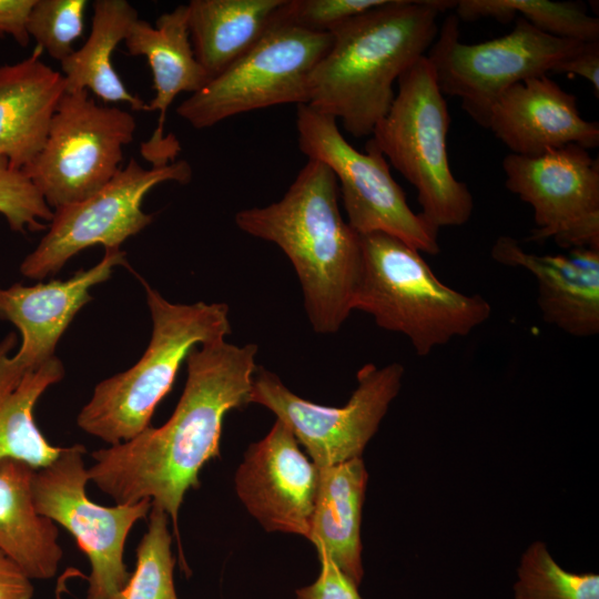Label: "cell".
I'll use <instances>...</instances> for the list:
<instances>
[{
  "instance_id": "cell-1",
  "label": "cell",
  "mask_w": 599,
  "mask_h": 599,
  "mask_svg": "<svg viewBox=\"0 0 599 599\" xmlns=\"http://www.w3.org/2000/svg\"><path fill=\"white\" fill-rule=\"evenodd\" d=\"M257 349L254 343L237 346L225 339L194 346L185 359L184 390L170 419L93 451L89 481L116 505L150 498L176 528L186 491L199 487L202 467L220 456L224 416L251 404Z\"/></svg>"
},
{
  "instance_id": "cell-2",
  "label": "cell",
  "mask_w": 599,
  "mask_h": 599,
  "mask_svg": "<svg viewBox=\"0 0 599 599\" xmlns=\"http://www.w3.org/2000/svg\"><path fill=\"white\" fill-rule=\"evenodd\" d=\"M456 1L387 0L333 29L332 44L312 70L307 105L369 138L395 99L394 83L426 55L440 12Z\"/></svg>"
},
{
  "instance_id": "cell-3",
  "label": "cell",
  "mask_w": 599,
  "mask_h": 599,
  "mask_svg": "<svg viewBox=\"0 0 599 599\" xmlns=\"http://www.w3.org/2000/svg\"><path fill=\"white\" fill-rule=\"evenodd\" d=\"M332 170L308 160L283 197L235 214L244 233L276 244L294 266L317 334H335L349 316L361 282L363 251L339 210Z\"/></svg>"
},
{
  "instance_id": "cell-4",
  "label": "cell",
  "mask_w": 599,
  "mask_h": 599,
  "mask_svg": "<svg viewBox=\"0 0 599 599\" xmlns=\"http://www.w3.org/2000/svg\"><path fill=\"white\" fill-rule=\"evenodd\" d=\"M152 335L142 357L125 372L100 382L78 415L85 433L108 444L132 439L150 426L191 349L231 334L224 303L175 304L143 282Z\"/></svg>"
},
{
  "instance_id": "cell-5",
  "label": "cell",
  "mask_w": 599,
  "mask_h": 599,
  "mask_svg": "<svg viewBox=\"0 0 599 599\" xmlns=\"http://www.w3.org/2000/svg\"><path fill=\"white\" fill-rule=\"evenodd\" d=\"M363 270L353 309L405 335L419 356L470 334L491 315L478 294L444 284L419 251L385 233L361 235Z\"/></svg>"
},
{
  "instance_id": "cell-6",
  "label": "cell",
  "mask_w": 599,
  "mask_h": 599,
  "mask_svg": "<svg viewBox=\"0 0 599 599\" xmlns=\"http://www.w3.org/2000/svg\"><path fill=\"white\" fill-rule=\"evenodd\" d=\"M397 83L389 111L367 141L415 187L428 223L437 230L464 225L471 217L474 199L449 166L450 116L427 57Z\"/></svg>"
},
{
  "instance_id": "cell-7",
  "label": "cell",
  "mask_w": 599,
  "mask_h": 599,
  "mask_svg": "<svg viewBox=\"0 0 599 599\" xmlns=\"http://www.w3.org/2000/svg\"><path fill=\"white\" fill-rule=\"evenodd\" d=\"M284 8L248 52L177 105L179 116L203 130L254 110L307 104L308 77L331 48L332 34L296 26Z\"/></svg>"
},
{
  "instance_id": "cell-8",
  "label": "cell",
  "mask_w": 599,
  "mask_h": 599,
  "mask_svg": "<svg viewBox=\"0 0 599 599\" xmlns=\"http://www.w3.org/2000/svg\"><path fill=\"white\" fill-rule=\"evenodd\" d=\"M296 132L301 152L334 173L347 223L356 233H385L420 253H439L438 230L410 209L387 160L373 144L367 141L365 152L356 150L336 119L307 104L296 105Z\"/></svg>"
},
{
  "instance_id": "cell-9",
  "label": "cell",
  "mask_w": 599,
  "mask_h": 599,
  "mask_svg": "<svg viewBox=\"0 0 599 599\" xmlns=\"http://www.w3.org/2000/svg\"><path fill=\"white\" fill-rule=\"evenodd\" d=\"M135 129L130 112L99 105L88 90L64 92L42 149L22 171L52 210L83 201L122 169Z\"/></svg>"
},
{
  "instance_id": "cell-10",
  "label": "cell",
  "mask_w": 599,
  "mask_h": 599,
  "mask_svg": "<svg viewBox=\"0 0 599 599\" xmlns=\"http://www.w3.org/2000/svg\"><path fill=\"white\" fill-rule=\"evenodd\" d=\"M585 43L545 33L522 18L499 38L475 44L459 41V19L447 16L426 54L443 94L486 128L490 108L511 85L548 75Z\"/></svg>"
},
{
  "instance_id": "cell-11",
  "label": "cell",
  "mask_w": 599,
  "mask_h": 599,
  "mask_svg": "<svg viewBox=\"0 0 599 599\" xmlns=\"http://www.w3.org/2000/svg\"><path fill=\"white\" fill-rule=\"evenodd\" d=\"M404 367L368 363L357 373V386L342 407L322 406L291 392L263 368L253 376L251 403L260 404L284 423L318 468L362 457L390 403L398 395Z\"/></svg>"
},
{
  "instance_id": "cell-12",
  "label": "cell",
  "mask_w": 599,
  "mask_h": 599,
  "mask_svg": "<svg viewBox=\"0 0 599 599\" xmlns=\"http://www.w3.org/2000/svg\"><path fill=\"white\" fill-rule=\"evenodd\" d=\"M84 453L85 447L79 444L62 447L51 464L35 469L33 502L40 515L65 528L88 557L91 573L87 599H112L131 575L123 561L126 537L133 525L149 515L152 500L113 507L90 500Z\"/></svg>"
},
{
  "instance_id": "cell-13",
  "label": "cell",
  "mask_w": 599,
  "mask_h": 599,
  "mask_svg": "<svg viewBox=\"0 0 599 599\" xmlns=\"http://www.w3.org/2000/svg\"><path fill=\"white\" fill-rule=\"evenodd\" d=\"M191 179L192 167L186 161L144 169L131 159L95 194L53 210L48 233L20 265L22 275L42 280L90 246L120 248L152 222V215L142 210V201L152 187L167 181L185 184Z\"/></svg>"
},
{
  "instance_id": "cell-14",
  "label": "cell",
  "mask_w": 599,
  "mask_h": 599,
  "mask_svg": "<svg viewBox=\"0 0 599 599\" xmlns=\"http://www.w3.org/2000/svg\"><path fill=\"white\" fill-rule=\"evenodd\" d=\"M501 165L506 187L534 210L530 241L599 248V162L587 149L568 144L534 158L510 153Z\"/></svg>"
},
{
  "instance_id": "cell-15",
  "label": "cell",
  "mask_w": 599,
  "mask_h": 599,
  "mask_svg": "<svg viewBox=\"0 0 599 599\" xmlns=\"http://www.w3.org/2000/svg\"><path fill=\"white\" fill-rule=\"evenodd\" d=\"M319 468L304 455L288 427L276 419L268 434L247 448L235 489L266 531L308 539Z\"/></svg>"
},
{
  "instance_id": "cell-16",
  "label": "cell",
  "mask_w": 599,
  "mask_h": 599,
  "mask_svg": "<svg viewBox=\"0 0 599 599\" xmlns=\"http://www.w3.org/2000/svg\"><path fill=\"white\" fill-rule=\"evenodd\" d=\"M486 129L512 154L539 156L568 144L599 145V124L583 119L577 97L548 75L505 90L490 108Z\"/></svg>"
},
{
  "instance_id": "cell-17",
  "label": "cell",
  "mask_w": 599,
  "mask_h": 599,
  "mask_svg": "<svg viewBox=\"0 0 599 599\" xmlns=\"http://www.w3.org/2000/svg\"><path fill=\"white\" fill-rule=\"evenodd\" d=\"M103 258L72 277L24 286L0 287V319L11 322L22 341L13 358L27 368H38L52 357L59 339L77 313L92 300V286L105 282L116 265L125 264L120 248H104Z\"/></svg>"
},
{
  "instance_id": "cell-18",
  "label": "cell",
  "mask_w": 599,
  "mask_h": 599,
  "mask_svg": "<svg viewBox=\"0 0 599 599\" xmlns=\"http://www.w3.org/2000/svg\"><path fill=\"white\" fill-rule=\"evenodd\" d=\"M491 257L534 275L538 307L547 324L575 337L599 333V248L575 247L565 254L537 255L512 237L499 236Z\"/></svg>"
},
{
  "instance_id": "cell-19",
  "label": "cell",
  "mask_w": 599,
  "mask_h": 599,
  "mask_svg": "<svg viewBox=\"0 0 599 599\" xmlns=\"http://www.w3.org/2000/svg\"><path fill=\"white\" fill-rule=\"evenodd\" d=\"M124 43L129 54L146 58L153 77L154 98L146 103V112H159L158 125L144 146L145 156L158 165V154L172 159L163 140L166 113L182 92L200 91L210 80L209 73L196 60L189 31L187 4H180L162 13L153 27L138 19L131 26Z\"/></svg>"
},
{
  "instance_id": "cell-20",
  "label": "cell",
  "mask_w": 599,
  "mask_h": 599,
  "mask_svg": "<svg viewBox=\"0 0 599 599\" xmlns=\"http://www.w3.org/2000/svg\"><path fill=\"white\" fill-rule=\"evenodd\" d=\"M35 48L27 59L0 67V156L22 170L42 149L51 118L64 93L61 72Z\"/></svg>"
},
{
  "instance_id": "cell-21",
  "label": "cell",
  "mask_w": 599,
  "mask_h": 599,
  "mask_svg": "<svg viewBox=\"0 0 599 599\" xmlns=\"http://www.w3.org/2000/svg\"><path fill=\"white\" fill-rule=\"evenodd\" d=\"M17 335L0 341V461L22 460L39 469L51 464L62 447L52 446L38 428L33 409L40 396L64 376L54 356L38 368L19 364L10 352Z\"/></svg>"
},
{
  "instance_id": "cell-22",
  "label": "cell",
  "mask_w": 599,
  "mask_h": 599,
  "mask_svg": "<svg viewBox=\"0 0 599 599\" xmlns=\"http://www.w3.org/2000/svg\"><path fill=\"white\" fill-rule=\"evenodd\" d=\"M368 474L362 457L319 468L308 540L357 587L362 583L361 522Z\"/></svg>"
},
{
  "instance_id": "cell-23",
  "label": "cell",
  "mask_w": 599,
  "mask_h": 599,
  "mask_svg": "<svg viewBox=\"0 0 599 599\" xmlns=\"http://www.w3.org/2000/svg\"><path fill=\"white\" fill-rule=\"evenodd\" d=\"M34 473L35 468L22 460L0 461V550L30 579H50L63 551L55 522L34 507Z\"/></svg>"
},
{
  "instance_id": "cell-24",
  "label": "cell",
  "mask_w": 599,
  "mask_h": 599,
  "mask_svg": "<svg viewBox=\"0 0 599 599\" xmlns=\"http://www.w3.org/2000/svg\"><path fill=\"white\" fill-rule=\"evenodd\" d=\"M286 0H192L190 39L196 60L214 78L248 52L281 18Z\"/></svg>"
},
{
  "instance_id": "cell-25",
  "label": "cell",
  "mask_w": 599,
  "mask_h": 599,
  "mask_svg": "<svg viewBox=\"0 0 599 599\" xmlns=\"http://www.w3.org/2000/svg\"><path fill=\"white\" fill-rule=\"evenodd\" d=\"M138 19L136 10L125 0H95L87 41L60 62L64 92L88 90L105 102H123L134 111H145L146 103L125 88L112 64L113 51Z\"/></svg>"
},
{
  "instance_id": "cell-26",
  "label": "cell",
  "mask_w": 599,
  "mask_h": 599,
  "mask_svg": "<svg viewBox=\"0 0 599 599\" xmlns=\"http://www.w3.org/2000/svg\"><path fill=\"white\" fill-rule=\"evenodd\" d=\"M517 13L538 30L550 35L583 43L599 41V20L576 2L549 0H461L457 2L459 19L474 21L494 18L511 21Z\"/></svg>"
},
{
  "instance_id": "cell-27",
  "label": "cell",
  "mask_w": 599,
  "mask_h": 599,
  "mask_svg": "<svg viewBox=\"0 0 599 599\" xmlns=\"http://www.w3.org/2000/svg\"><path fill=\"white\" fill-rule=\"evenodd\" d=\"M148 531L136 548V564L126 585L112 599H177L169 515L152 505Z\"/></svg>"
},
{
  "instance_id": "cell-28",
  "label": "cell",
  "mask_w": 599,
  "mask_h": 599,
  "mask_svg": "<svg viewBox=\"0 0 599 599\" xmlns=\"http://www.w3.org/2000/svg\"><path fill=\"white\" fill-rule=\"evenodd\" d=\"M512 590L514 599H599V575L564 569L537 540L520 558Z\"/></svg>"
},
{
  "instance_id": "cell-29",
  "label": "cell",
  "mask_w": 599,
  "mask_h": 599,
  "mask_svg": "<svg viewBox=\"0 0 599 599\" xmlns=\"http://www.w3.org/2000/svg\"><path fill=\"white\" fill-rule=\"evenodd\" d=\"M87 6V0H35L27 21L30 39L61 62L83 33Z\"/></svg>"
},
{
  "instance_id": "cell-30",
  "label": "cell",
  "mask_w": 599,
  "mask_h": 599,
  "mask_svg": "<svg viewBox=\"0 0 599 599\" xmlns=\"http://www.w3.org/2000/svg\"><path fill=\"white\" fill-rule=\"evenodd\" d=\"M0 214L12 231L21 233L45 230V222L53 217V210L32 181L4 156H0Z\"/></svg>"
},
{
  "instance_id": "cell-31",
  "label": "cell",
  "mask_w": 599,
  "mask_h": 599,
  "mask_svg": "<svg viewBox=\"0 0 599 599\" xmlns=\"http://www.w3.org/2000/svg\"><path fill=\"white\" fill-rule=\"evenodd\" d=\"M387 0H287L284 14L296 26L329 32L337 24L385 4Z\"/></svg>"
},
{
  "instance_id": "cell-32",
  "label": "cell",
  "mask_w": 599,
  "mask_h": 599,
  "mask_svg": "<svg viewBox=\"0 0 599 599\" xmlns=\"http://www.w3.org/2000/svg\"><path fill=\"white\" fill-rule=\"evenodd\" d=\"M321 572L317 579L296 591L297 599H362L358 587L325 555L318 556Z\"/></svg>"
},
{
  "instance_id": "cell-33",
  "label": "cell",
  "mask_w": 599,
  "mask_h": 599,
  "mask_svg": "<svg viewBox=\"0 0 599 599\" xmlns=\"http://www.w3.org/2000/svg\"><path fill=\"white\" fill-rule=\"evenodd\" d=\"M552 73L579 75L588 80L599 95V41L585 43L580 50L556 65Z\"/></svg>"
},
{
  "instance_id": "cell-34",
  "label": "cell",
  "mask_w": 599,
  "mask_h": 599,
  "mask_svg": "<svg viewBox=\"0 0 599 599\" xmlns=\"http://www.w3.org/2000/svg\"><path fill=\"white\" fill-rule=\"evenodd\" d=\"M35 0H0V34H8L21 47H27L29 12Z\"/></svg>"
},
{
  "instance_id": "cell-35",
  "label": "cell",
  "mask_w": 599,
  "mask_h": 599,
  "mask_svg": "<svg viewBox=\"0 0 599 599\" xmlns=\"http://www.w3.org/2000/svg\"><path fill=\"white\" fill-rule=\"evenodd\" d=\"M24 571L0 550V599H32L33 586Z\"/></svg>"
}]
</instances>
